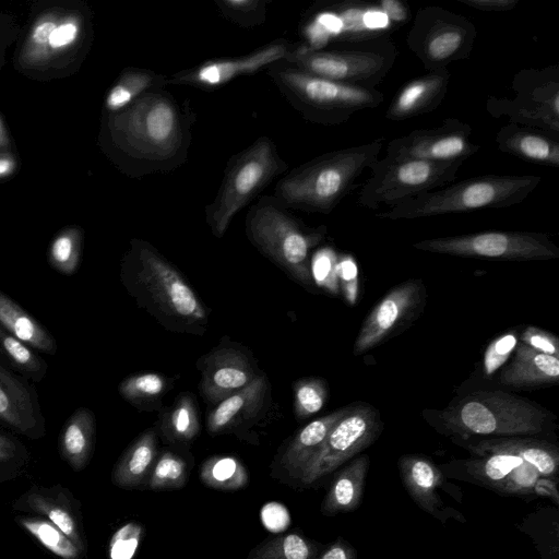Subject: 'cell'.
<instances>
[{
  "label": "cell",
  "instance_id": "46",
  "mask_svg": "<svg viewBox=\"0 0 559 559\" xmlns=\"http://www.w3.org/2000/svg\"><path fill=\"white\" fill-rule=\"evenodd\" d=\"M540 476L534 466L523 462L509 474L498 492L510 496L533 495L534 486Z\"/></svg>",
  "mask_w": 559,
  "mask_h": 559
},
{
  "label": "cell",
  "instance_id": "54",
  "mask_svg": "<svg viewBox=\"0 0 559 559\" xmlns=\"http://www.w3.org/2000/svg\"><path fill=\"white\" fill-rule=\"evenodd\" d=\"M468 8L484 12H507L515 9L519 0H456Z\"/></svg>",
  "mask_w": 559,
  "mask_h": 559
},
{
  "label": "cell",
  "instance_id": "52",
  "mask_svg": "<svg viewBox=\"0 0 559 559\" xmlns=\"http://www.w3.org/2000/svg\"><path fill=\"white\" fill-rule=\"evenodd\" d=\"M78 32L76 24L69 22L58 25L52 31L48 44L53 49L67 47L76 39Z\"/></svg>",
  "mask_w": 559,
  "mask_h": 559
},
{
  "label": "cell",
  "instance_id": "38",
  "mask_svg": "<svg viewBox=\"0 0 559 559\" xmlns=\"http://www.w3.org/2000/svg\"><path fill=\"white\" fill-rule=\"evenodd\" d=\"M19 523L56 556L62 559H78L80 557L82 549L48 520L22 518Z\"/></svg>",
  "mask_w": 559,
  "mask_h": 559
},
{
  "label": "cell",
  "instance_id": "9",
  "mask_svg": "<svg viewBox=\"0 0 559 559\" xmlns=\"http://www.w3.org/2000/svg\"><path fill=\"white\" fill-rule=\"evenodd\" d=\"M397 48L389 38L344 48L311 49L294 44L288 66L326 80L366 87L376 86L395 63Z\"/></svg>",
  "mask_w": 559,
  "mask_h": 559
},
{
  "label": "cell",
  "instance_id": "45",
  "mask_svg": "<svg viewBox=\"0 0 559 559\" xmlns=\"http://www.w3.org/2000/svg\"><path fill=\"white\" fill-rule=\"evenodd\" d=\"M338 257L331 248H322L316 252L311 260V275L313 283L332 295L340 293L337 280Z\"/></svg>",
  "mask_w": 559,
  "mask_h": 559
},
{
  "label": "cell",
  "instance_id": "8",
  "mask_svg": "<svg viewBox=\"0 0 559 559\" xmlns=\"http://www.w3.org/2000/svg\"><path fill=\"white\" fill-rule=\"evenodd\" d=\"M286 168L275 143L266 136L233 156L216 197L205 207L213 235L223 237L235 215Z\"/></svg>",
  "mask_w": 559,
  "mask_h": 559
},
{
  "label": "cell",
  "instance_id": "7",
  "mask_svg": "<svg viewBox=\"0 0 559 559\" xmlns=\"http://www.w3.org/2000/svg\"><path fill=\"white\" fill-rule=\"evenodd\" d=\"M278 88L309 121L341 124L354 114L379 107L384 95L366 88L319 78L290 66L266 68Z\"/></svg>",
  "mask_w": 559,
  "mask_h": 559
},
{
  "label": "cell",
  "instance_id": "4",
  "mask_svg": "<svg viewBox=\"0 0 559 559\" xmlns=\"http://www.w3.org/2000/svg\"><path fill=\"white\" fill-rule=\"evenodd\" d=\"M383 144L384 139L379 138L320 155L278 180L274 198L286 209L329 214L379 158Z\"/></svg>",
  "mask_w": 559,
  "mask_h": 559
},
{
  "label": "cell",
  "instance_id": "16",
  "mask_svg": "<svg viewBox=\"0 0 559 559\" xmlns=\"http://www.w3.org/2000/svg\"><path fill=\"white\" fill-rule=\"evenodd\" d=\"M472 128L465 121L448 118L435 128L413 130L391 140L385 148L390 157L416 158L432 163H461L480 146L472 141Z\"/></svg>",
  "mask_w": 559,
  "mask_h": 559
},
{
  "label": "cell",
  "instance_id": "5",
  "mask_svg": "<svg viewBox=\"0 0 559 559\" xmlns=\"http://www.w3.org/2000/svg\"><path fill=\"white\" fill-rule=\"evenodd\" d=\"M540 181V176L532 174L476 176L407 199L376 216L391 221L415 219L510 207L523 202Z\"/></svg>",
  "mask_w": 559,
  "mask_h": 559
},
{
  "label": "cell",
  "instance_id": "6",
  "mask_svg": "<svg viewBox=\"0 0 559 559\" xmlns=\"http://www.w3.org/2000/svg\"><path fill=\"white\" fill-rule=\"evenodd\" d=\"M246 233L263 255L305 287H312L310 250L324 238L325 226L309 228L274 197L263 195L247 213Z\"/></svg>",
  "mask_w": 559,
  "mask_h": 559
},
{
  "label": "cell",
  "instance_id": "26",
  "mask_svg": "<svg viewBox=\"0 0 559 559\" xmlns=\"http://www.w3.org/2000/svg\"><path fill=\"white\" fill-rule=\"evenodd\" d=\"M266 391V377L257 374L248 385L217 403L207 418L209 431L221 433L255 417L263 406Z\"/></svg>",
  "mask_w": 559,
  "mask_h": 559
},
{
  "label": "cell",
  "instance_id": "22",
  "mask_svg": "<svg viewBox=\"0 0 559 559\" xmlns=\"http://www.w3.org/2000/svg\"><path fill=\"white\" fill-rule=\"evenodd\" d=\"M450 72L429 71L405 83L389 104L384 117L391 121H403L429 114L445 98Z\"/></svg>",
  "mask_w": 559,
  "mask_h": 559
},
{
  "label": "cell",
  "instance_id": "19",
  "mask_svg": "<svg viewBox=\"0 0 559 559\" xmlns=\"http://www.w3.org/2000/svg\"><path fill=\"white\" fill-rule=\"evenodd\" d=\"M0 425L29 439L46 433V421L34 385L0 358Z\"/></svg>",
  "mask_w": 559,
  "mask_h": 559
},
{
  "label": "cell",
  "instance_id": "15",
  "mask_svg": "<svg viewBox=\"0 0 559 559\" xmlns=\"http://www.w3.org/2000/svg\"><path fill=\"white\" fill-rule=\"evenodd\" d=\"M383 423L377 408L364 402L350 409L333 426L320 450L308 462L299 478L312 484L369 448L380 436Z\"/></svg>",
  "mask_w": 559,
  "mask_h": 559
},
{
  "label": "cell",
  "instance_id": "48",
  "mask_svg": "<svg viewBox=\"0 0 559 559\" xmlns=\"http://www.w3.org/2000/svg\"><path fill=\"white\" fill-rule=\"evenodd\" d=\"M337 280L340 292L346 302L355 305L359 295L358 265L349 254H342L337 260Z\"/></svg>",
  "mask_w": 559,
  "mask_h": 559
},
{
  "label": "cell",
  "instance_id": "2",
  "mask_svg": "<svg viewBox=\"0 0 559 559\" xmlns=\"http://www.w3.org/2000/svg\"><path fill=\"white\" fill-rule=\"evenodd\" d=\"M129 295L168 330L203 334L207 309L180 272L147 241L134 239L121 263Z\"/></svg>",
  "mask_w": 559,
  "mask_h": 559
},
{
  "label": "cell",
  "instance_id": "33",
  "mask_svg": "<svg viewBox=\"0 0 559 559\" xmlns=\"http://www.w3.org/2000/svg\"><path fill=\"white\" fill-rule=\"evenodd\" d=\"M168 78L147 69H128L110 88L106 97L109 111L119 112L146 93L163 90Z\"/></svg>",
  "mask_w": 559,
  "mask_h": 559
},
{
  "label": "cell",
  "instance_id": "20",
  "mask_svg": "<svg viewBox=\"0 0 559 559\" xmlns=\"http://www.w3.org/2000/svg\"><path fill=\"white\" fill-rule=\"evenodd\" d=\"M200 391L204 400L219 403L248 385L255 377L249 357L231 346L218 347L199 361Z\"/></svg>",
  "mask_w": 559,
  "mask_h": 559
},
{
  "label": "cell",
  "instance_id": "43",
  "mask_svg": "<svg viewBox=\"0 0 559 559\" xmlns=\"http://www.w3.org/2000/svg\"><path fill=\"white\" fill-rule=\"evenodd\" d=\"M295 415L299 419L318 413L326 402L328 384L322 378H304L294 384Z\"/></svg>",
  "mask_w": 559,
  "mask_h": 559
},
{
  "label": "cell",
  "instance_id": "1",
  "mask_svg": "<svg viewBox=\"0 0 559 559\" xmlns=\"http://www.w3.org/2000/svg\"><path fill=\"white\" fill-rule=\"evenodd\" d=\"M192 111L164 90L146 93L119 111L112 135L138 174L170 170L188 156Z\"/></svg>",
  "mask_w": 559,
  "mask_h": 559
},
{
  "label": "cell",
  "instance_id": "41",
  "mask_svg": "<svg viewBox=\"0 0 559 559\" xmlns=\"http://www.w3.org/2000/svg\"><path fill=\"white\" fill-rule=\"evenodd\" d=\"M167 379L155 372L138 373L123 379L119 394L128 402L140 405L151 403L167 390Z\"/></svg>",
  "mask_w": 559,
  "mask_h": 559
},
{
  "label": "cell",
  "instance_id": "32",
  "mask_svg": "<svg viewBox=\"0 0 559 559\" xmlns=\"http://www.w3.org/2000/svg\"><path fill=\"white\" fill-rule=\"evenodd\" d=\"M156 456L154 429L143 432L123 453L117 463L112 480L121 487H133L146 480Z\"/></svg>",
  "mask_w": 559,
  "mask_h": 559
},
{
  "label": "cell",
  "instance_id": "51",
  "mask_svg": "<svg viewBox=\"0 0 559 559\" xmlns=\"http://www.w3.org/2000/svg\"><path fill=\"white\" fill-rule=\"evenodd\" d=\"M376 4L395 28L404 25L409 19V9L402 0H380Z\"/></svg>",
  "mask_w": 559,
  "mask_h": 559
},
{
  "label": "cell",
  "instance_id": "10",
  "mask_svg": "<svg viewBox=\"0 0 559 559\" xmlns=\"http://www.w3.org/2000/svg\"><path fill=\"white\" fill-rule=\"evenodd\" d=\"M462 165L384 155L369 167L371 174L359 191L357 204L372 211L392 207L453 182Z\"/></svg>",
  "mask_w": 559,
  "mask_h": 559
},
{
  "label": "cell",
  "instance_id": "3",
  "mask_svg": "<svg viewBox=\"0 0 559 559\" xmlns=\"http://www.w3.org/2000/svg\"><path fill=\"white\" fill-rule=\"evenodd\" d=\"M423 416L455 442L474 437L538 436L551 431L556 420L537 403L501 390L475 391L443 409H426Z\"/></svg>",
  "mask_w": 559,
  "mask_h": 559
},
{
  "label": "cell",
  "instance_id": "13",
  "mask_svg": "<svg viewBox=\"0 0 559 559\" xmlns=\"http://www.w3.org/2000/svg\"><path fill=\"white\" fill-rule=\"evenodd\" d=\"M413 247L431 253L501 261L550 260L559 257V247L548 235L535 231L488 230L425 239Z\"/></svg>",
  "mask_w": 559,
  "mask_h": 559
},
{
  "label": "cell",
  "instance_id": "50",
  "mask_svg": "<svg viewBox=\"0 0 559 559\" xmlns=\"http://www.w3.org/2000/svg\"><path fill=\"white\" fill-rule=\"evenodd\" d=\"M519 342L539 353L559 358L558 337L534 325L526 326L519 335Z\"/></svg>",
  "mask_w": 559,
  "mask_h": 559
},
{
  "label": "cell",
  "instance_id": "25",
  "mask_svg": "<svg viewBox=\"0 0 559 559\" xmlns=\"http://www.w3.org/2000/svg\"><path fill=\"white\" fill-rule=\"evenodd\" d=\"M559 358L539 353L518 342L510 362L499 374V382L513 389L557 384Z\"/></svg>",
  "mask_w": 559,
  "mask_h": 559
},
{
  "label": "cell",
  "instance_id": "47",
  "mask_svg": "<svg viewBox=\"0 0 559 559\" xmlns=\"http://www.w3.org/2000/svg\"><path fill=\"white\" fill-rule=\"evenodd\" d=\"M518 341V332L511 330L489 344L484 357V370L486 376L492 374L506 362L511 353L514 352Z\"/></svg>",
  "mask_w": 559,
  "mask_h": 559
},
{
  "label": "cell",
  "instance_id": "14",
  "mask_svg": "<svg viewBox=\"0 0 559 559\" xmlns=\"http://www.w3.org/2000/svg\"><path fill=\"white\" fill-rule=\"evenodd\" d=\"M395 29L376 3L346 0L312 10L301 34L308 48L323 49L331 43L357 45L388 38Z\"/></svg>",
  "mask_w": 559,
  "mask_h": 559
},
{
  "label": "cell",
  "instance_id": "37",
  "mask_svg": "<svg viewBox=\"0 0 559 559\" xmlns=\"http://www.w3.org/2000/svg\"><path fill=\"white\" fill-rule=\"evenodd\" d=\"M197 405L190 394L177 397L173 408L165 416L163 429L171 440L190 441L199 432Z\"/></svg>",
  "mask_w": 559,
  "mask_h": 559
},
{
  "label": "cell",
  "instance_id": "53",
  "mask_svg": "<svg viewBox=\"0 0 559 559\" xmlns=\"http://www.w3.org/2000/svg\"><path fill=\"white\" fill-rule=\"evenodd\" d=\"M317 559H358V554L350 543L338 537Z\"/></svg>",
  "mask_w": 559,
  "mask_h": 559
},
{
  "label": "cell",
  "instance_id": "58",
  "mask_svg": "<svg viewBox=\"0 0 559 559\" xmlns=\"http://www.w3.org/2000/svg\"><path fill=\"white\" fill-rule=\"evenodd\" d=\"M13 169V163L7 158H0V176L9 175Z\"/></svg>",
  "mask_w": 559,
  "mask_h": 559
},
{
  "label": "cell",
  "instance_id": "35",
  "mask_svg": "<svg viewBox=\"0 0 559 559\" xmlns=\"http://www.w3.org/2000/svg\"><path fill=\"white\" fill-rule=\"evenodd\" d=\"M23 509L45 515L49 522L55 524L67 535L79 548L83 549V543L78 530L76 521L70 508L61 503L41 490H31L20 500Z\"/></svg>",
  "mask_w": 559,
  "mask_h": 559
},
{
  "label": "cell",
  "instance_id": "31",
  "mask_svg": "<svg viewBox=\"0 0 559 559\" xmlns=\"http://www.w3.org/2000/svg\"><path fill=\"white\" fill-rule=\"evenodd\" d=\"M352 404L312 420L293 439L283 455L284 467L299 477L305 466L320 450L333 426L350 409Z\"/></svg>",
  "mask_w": 559,
  "mask_h": 559
},
{
  "label": "cell",
  "instance_id": "12",
  "mask_svg": "<svg viewBox=\"0 0 559 559\" xmlns=\"http://www.w3.org/2000/svg\"><path fill=\"white\" fill-rule=\"evenodd\" d=\"M512 97L488 96L486 110L493 118L559 135V67L522 69L511 82Z\"/></svg>",
  "mask_w": 559,
  "mask_h": 559
},
{
  "label": "cell",
  "instance_id": "34",
  "mask_svg": "<svg viewBox=\"0 0 559 559\" xmlns=\"http://www.w3.org/2000/svg\"><path fill=\"white\" fill-rule=\"evenodd\" d=\"M0 358L16 373L38 383L48 370L46 360L33 347L0 326Z\"/></svg>",
  "mask_w": 559,
  "mask_h": 559
},
{
  "label": "cell",
  "instance_id": "28",
  "mask_svg": "<svg viewBox=\"0 0 559 559\" xmlns=\"http://www.w3.org/2000/svg\"><path fill=\"white\" fill-rule=\"evenodd\" d=\"M0 326L40 354L56 355L55 336L34 316L0 289Z\"/></svg>",
  "mask_w": 559,
  "mask_h": 559
},
{
  "label": "cell",
  "instance_id": "11",
  "mask_svg": "<svg viewBox=\"0 0 559 559\" xmlns=\"http://www.w3.org/2000/svg\"><path fill=\"white\" fill-rule=\"evenodd\" d=\"M476 37L475 25L465 16L428 5L416 12L406 44L429 72L444 70L453 62L467 59Z\"/></svg>",
  "mask_w": 559,
  "mask_h": 559
},
{
  "label": "cell",
  "instance_id": "42",
  "mask_svg": "<svg viewBox=\"0 0 559 559\" xmlns=\"http://www.w3.org/2000/svg\"><path fill=\"white\" fill-rule=\"evenodd\" d=\"M266 0H215L222 15L239 27L252 28L266 20Z\"/></svg>",
  "mask_w": 559,
  "mask_h": 559
},
{
  "label": "cell",
  "instance_id": "56",
  "mask_svg": "<svg viewBox=\"0 0 559 559\" xmlns=\"http://www.w3.org/2000/svg\"><path fill=\"white\" fill-rule=\"evenodd\" d=\"M533 495L542 498H548L552 500L556 506H558V478L540 476L534 486Z\"/></svg>",
  "mask_w": 559,
  "mask_h": 559
},
{
  "label": "cell",
  "instance_id": "17",
  "mask_svg": "<svg viewBox=\"0 0 559 559\" xmlns=\"http://www.w3.org/2000/svg\"><path fill=\"white\" fill-rule=\"evenodd\" d=\"M425 302L426 289L421 280L413 278L395 286L366 317L354 343V355H362L379 346L415 319Z\"/></svg>",
  "mask_w": 559,
  "mask_h": 559
},
{
  "label": "cell",
  "instance_id": "24",
  "mask_svg": "<svg viewBox=\"0 0 559 559\" xmlns=\"http://www.w3.org/2000/svg\"><path fill=\"white\" fill-rule=\"evenodd\" d=\"M500 152L518 158L547 165L559 166V135L526 126L508 122L496 134Z\"/></svg>",
  "mask_w": 559,
  "mask_h": 559
},
{
  "label": "cell",
  "instance_id": "23",
  "mask_svg": "<svg viewBox=\"0 0 559 559\" xmlns=\"http://www.w3.org/2000/svg\"><path fill=\"white\" fill-rule=\"evenodd\" d=\"M397 467L402 483L414 502L425 512L441 519L445 514L442 500L437 493L438 488L445 483L441 468L421 454L402 455Z\"/></svg>",
  "mask_w": 559,
  "mask_h": 559
},
{
  "label": "cell",
  "instance_id": "27",
  "mask_svg": "<svg viewBox=\"0 0 559 559\" xmlns=\"http://www.w3.org/2000/svg\"><path fill=\"white\" fill-rule=\"evenodd\" d=\"M369 465V456L361 454L336 474L321 506L323 514L332 516L359 508Z\"/></svg>",
  "mask_w": 559,
  "mask_h": 559
},
{
  "label": "cell",
  "instance_id": "49",
  "mask_svg": "<svg viewBox=\"0 0 559 559\" xmlns=\"http://www.w3.org/2000/svg\"><path fill=\"white\" fill-rule=\"evenodd\" d=\"M142 528L136 523L122 526L112 537L110 544L111 559H132L138 548Z\"/></svg>",
  "mask_w": 559,
  "mask_h": 559
},
{
  "label": "cell",
  "instance_id": "39",
  "mask_svg": "<svg viewBox=\"0 0 559 559\" xmlns=\"http://www.w3.org/2000/svg\"><path fill=\"white\" fill-rule=\"evenodd\" d=\"M82 239L78 230H66L57 235L48 249V263L58 273L72 276L79 269Z\"/></svg>",
  "mask_w": 559,
  "mask_h": 559
},
{
  "label": "cell",
  "instance_id": "57",
  "mask_svg": "<svg viewBox=\"0 0 559 559\" xmlns=\"http://www.w3.org/2000/svg\"><path fill=\"white\" fill-rule=\"evenodd\" d=\"M56 24L52 22H43L38 24L33 32V40L36 44H46L49 41L50 35L55 29Z\"/></svg>",
  "mask_w": 559,
  "mask_h": 559
},
{
  "label": "cell",
  "instance_id": "44",
  "mask_svg": "<svg viewBox=\"0 0 559 559\" xmlns=\"http://www.w3.org/2000/svg\"><path fill=\"white\" fill-rule=\"evenodd\" d=\"M186 478L185 461L171 452H165L152 468L147 486L155 490L179 488Z\"/></svg>",
  "mask_w": 559,
  "mask_h": 559
},
{
  "label": "cell",
  "instance_id": "30",
  "mask_svg": "<svg viewBox=\"0 0 559 559\" xmlns=\"http://www.w3.org/2000/svg\"><path fill=\"white\" fill-rule=\"evenodd\" d=\"M524 461L508 454H487L455 460L442 465L441 471L466 481L498 492L509 474Z\"/></svg>",
  "mask_w": 559,
  "mask_h": 559
},
{
  "label": "cell",
  "instance_id": "55",
  "mask_svg": "<svg viewBox=\"0 0 559 559\" xmlns=\"http://www.w3.org/2000/svg\"><path fill=\"white\" fill-rule=\"evenodd\" d=\"M22 451L21 442L12 435L0 429V463L17 459Z\"/></svg>",
  "mask_w": 559,
  "mask_h": 559
},
{
  "label": "cell",
  "instance_id": "36",
  "mask_svg": "<svg viewBox=\"0 0 559 559\" xmlns=\"http://www.w3.org/2000/svg\"><path fill=\"white\" fill-rule=\"evenodd\" d=\"M202 480L215 489L236 490L248 481L245 466L231 456H213L201 467Z\"/></svg>",
  "mask_w": 559,
  "mask_h": 559
},
{
  "label": "cell",
  "instance_id": "40",
  "mask_svg": "<svg viewBox=\"0 0 559 559\" xmlns=\"http://www.w3.org/2000/svg\"><path fill=\"white\" fill-rule=\"evenodd\" d=\"M317 554L313 543L293 533L261 545L250 559H316Z\"/></svg>",
  "mask_w": 559,
  "mask_h": 559
},
{
  "label": "cell",
  "instance_id": "29",
  "mask_svg": "<svg viewBox=\"0 0 559 559\" xmlns=\"http://www.w3.org/2000/svg\"><path fill=\"white\" fill-rule=\"evenodd\" d=\"M95 432V415L85 406L78 407L63 423L58 437V450L73 469L80 471L88 463Z\"/></svg>",
  "mask_w": 559,
  "mask_h": 559
},
{
  "label": "cell",
  "instance_id": "18",
  "mask_svg": "<svg viewBox=\"0 0 559 559\" xmlns=\"http://www.w3.org/2000/svg\"><path fill=\"white\" fill-rule=\"evenodd\" d=\"M294 44L274 40L248 55L206 60L168 78V84L210 90L221 87L234 79L255 73L280 61H285Z\"/></svg>",
  "mask_w": 559,
  "mask_h": 559
},
{
  "label": "cell",
  "instance_id": "21",
  "mask_svg": "<svg viewBox=\"0 0 559 559\" xmlns=\"http://www.w3.org/2000/svg\"><path fill=\"white\" fill-rule=\"evenodd\" d=\"M459 442V441H456ZM461 445L475 456L508 454L534 466L542 476L558 478L559 450L546 440L533 437H495L464 440Z\"/></svg>",
  "mask_w": 559,
  "mask_h": 559
}]
</instances>
